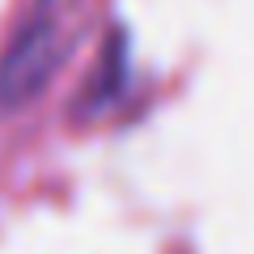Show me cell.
I'll return each mask as SVG.
<instances>
[{"label":"cell","instance_id":"cell-1","mask_svg":"<svg viewBox=\"0 0 254 254\" xmlns=\"http://www.w3.org/2000/svg\"><path fill=\"white\" fill-rule=\"evenodd\" d=\"M64 55L68 34L55 0H34L0 55V110H21L26 102H34L60 72Z\"/></svg>","mask_w":254,"mask_h":254},{"label":"cell","instance_id":"cell-2","mask_svg":"<svg viewBox=\"0 0 254 254\" xmlns=\"http://www.w3.org/2000/svg\"><path fill=\"white\" fill-rule=\"evenodd\" d=\"M123 85H127V38L119 30V34H110L106 51H102V64L93 72L89 89H85V98H76V115H102L123 93Z\"/></svg>","mask_w":254,"mask_h":254}]
</instances>
